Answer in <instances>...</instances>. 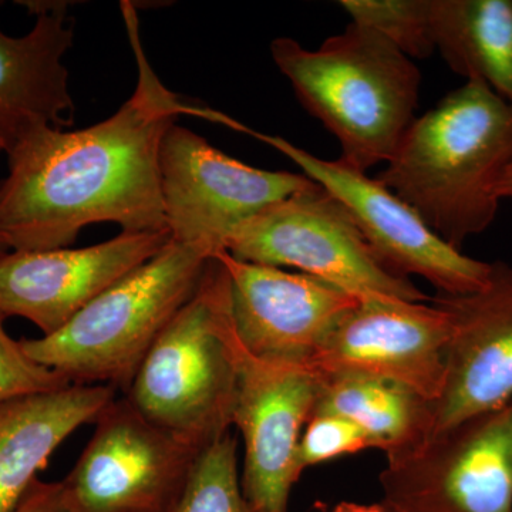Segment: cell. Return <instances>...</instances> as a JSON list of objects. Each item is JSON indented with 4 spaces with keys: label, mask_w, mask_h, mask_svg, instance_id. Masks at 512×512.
<instances>
[{
    "label": "cell",
    "mask_w": 512,
    "mask_h": 512,
    "mask_svg": "<svg viewBox=\"0 0 512 512\" xmlns=\"http://www.w3.org/2000/svg\"><path fill=\"white\" fill-rule=\"evenodd\" d=\"M137 56L133 96L110 119L79 131L40 126L9 148L0 181V232L12 251L69 248L87 225L123 232L168 231L161 191L165 134L190 107L151 69L136 12L124 3Z\"/></svg>",
    "instance_id": "obj_1"
},
{
    "label": "cell",
    "mask_w": 512,
    "mask_h": 512,
    "mask_svg": "<svg viewBox=\"0 0 512 512\" xmlns=\"http://www.w3.org/2000/svg\"><path fill=\"white\" fill-rule=\"evenodd\" d=\"M511 165L512 104L468 80L413 121L376 180L461 251L493 225L495 187Z\"/></svg>",
    "instance_id": "obj_2"
},
{
    "label": "cell",
    "mask_w": 512,
    "mask_h": 512,
    "mask_svg": "<svg viewBox=\"0 0 512 512\" xmlns=\"http://www.w3.org/2000/svg\"><path fill=\"white\" fill-rule=\"evenodd\" d=\"M271 55L305 110L338 140L342 163L366 173L392 160L416 120L421 73L412 59L356 23L316 50L279 37Z\"/></svg>",
    "instance_id": "obj_3"
},
{
    "label": "cell",
    "mask_w": 512,
    "mask_h": 512,
    "mask_svg": "<svg viewBox=\"0 0 512 512\" xmlns=\"http://www.w3.org/2000/svg\"><path fill=\"white\" fill-rule=\"evenodd\" d=\"M214 255L171 239L52 335L20 339L40 365L76 384L126 393L153 343L190 301Z\"/></svg>",
    "instance_id": "obj_4"
},
{
    "label": "cell",
    "mask_w": 512,
    "mask_h": 512,
    "mask_svg": "<svg viewBox=\"0 0 512 512\" xmlns=\"http://www.w3.org/2000/svg\"><path fill=\"white\" fill-rule=\"evenodd\" d=\"M232 336L227 271L212 258L197 291L148 350L124 397L151 423L204 450L234 427Z\"/></svg>",
    "instance_id": "obj_5"
},
{
    "label": "cell",
    "mask_w": 512,
    "mask_h": 512,
    "mask_svg": "<svg viewBox=\"0 0 512 512\" xmlns=\"http://www.w3.org/2000/svg\"><path fill=\"white\" fill-rule=\"evenodd\" d=\"M225 251L252 264L299 269L360 298L429 301L379 261L346 208L316 183L239 225Z\"/></svg>",
    "instance_id": "obj_6"
},
{
    "label": "cell",
    "mask_w": 512,
    "mask_h": 512,
    "mask_svg": "<svg viewBox=\"0 0 512 512\" xmlns=\"http://www.w3.org/2000/svg\"><path fill=\"white\" fill-rule=\"evenodd\" d=\"M390 512H512V399L386 457Z\"/></svg>",
    "instance_id": "obj_7"
},
{
    "label": "cell",
    "mask_w": 512,
    "mask_h": 512,
    "mask_svg": "<svg viewBox=\"0 0 512 512\" xmlns=\"http://www.w3.org/2000/svg\"><path fill=\"white\" fill-rule=\"evenodd\" d=\"M234 130L247 131L293 161L349 212L360 234L379 261L393 274L420 276L441 295H468L480 291L491 264L461 254L448 245L402 198L376 178L339 160H323L285 138L256 133L232 120Z\"/></svg>",
    "instance_id": "obj_8"
},
{
    "label": "cell",
    "mask_w": 512,
    "mask_h": 512,
    "mask_svg": "<svg viewBox=\"0 0 512 512\" xmlns=\"http://www.w3.org/2000/svg\"><path fill=\"white\" fill-rule=\"evenodd\" d=\"M160 177L171 239L202 245L214 256L239 225L315 184L305 174L241 163L177 124L161 143Z\"/></svg>",
    "instance_id": "obj_9"
},
{
    "label": "cell",
    "mask_w": 512,
    "mask_h": 512,
    "mask_svg": "<svg viewBox=\"0 0 512 512\" xmlns=\"http://www.w3.org/2000/svg\"><path fill=\"white\" fill-rule=\"evenodd\" d=\"M94 426L63 480L74 512H173L201 450L151 423L126 397Z\"/></svg>",
    "instance_id": "obj_10"
},
{
    "label": "cell",
    "mask_w": 512,
    "mask_h": 512,
    "mask_svg": "<svg viewBox=\"0 0 512 512\" xmlns=\"http://www.w3.org/2000/svg\"><path fill=\"white\" fill-rule=\"evenodd\" d=\"M237 393L234 421L244 441L241 485L254 512H288L302 471L298 448L325 380L309 365L275 362L249 352L234 329Z\"/></svg>",
    "instance_id": "obj_11"
},
{
    "label": "cell",
    "mask_w": 512,
    "mask_h": 512,
    "mask_svg": "<svg viewBox=\"0 0 512 512\" xmlns=\"http://www.w3.org/2000/svg\"><path fill=\"white\" fill-rule=\"evenodd\" d=\"M448 339L450 320L434 303L369 296L340 318L308 365L323 379L392 380L434 403L443 389Z\"/></svg>",
    "instance_id": "obj_12"
},
{
    "label": "cell",
    "mask_w": 512,
    "mask_h": 512,
    "mask_svg": "<svg viewBox=\"0 0 512 512\" xmlns=\"http://www.w3.org/2000/svg\"><path fill=\"white\" fill-rule=\"evenodd\" d=\"M170 241L168 231L121 232L93 247L10 251L0 256V313L52 335Z\"/></svg>",
    "instance_id": "obj_13"
},
{
    "label": "cell",
    "mask_w": 512,
    "mask_h": 512,
    "mask_svg": "<svg viewBox=\"0 0 512 512\" xmlns=\"http://www.w3.org/2000/svg\"><path fill=\"white\" fill-rule=\"evenodd\" d=\"M227 271L231 315L242 345L255 356L308 365L360 296L306 274L214 256Z\"/></svg>",
    "instance_id": "obj_14"
},
{
    "label": "cell",
    "mask_w": 512,
    "mask_h": 512,
    "mask_svg": "<svg viewBox=\"0 0 512 512\" xmlns=\"http://www.w3.org/2000/svg\"><path fill=\"white\" fill-rule=\"evenodd\" d=\"M433 303L450 320L443 389L431 403L436 434L512 399V265L491 262L480 291Z\"/></svg>",
    "instance_id": "obj_15"
},
{
    "label": "cell",
    "mask_w": 512,
    "mask_h": 512,
    "mask_svg": "<svg viewBox=\"0 0 512 512\" xmlns=\"http://www.w3.org/2000/svg\"><path fill=\"white\" fill-rule=\"evenodd\" d=\"M20 5L35 13L36 23L22 37L0 30V144L5 151L33 128L73 124L64 117L73 111L69 72L62 62L74 37L67 3Z\"/></svg>",
    "instance_id": "obj_16"
},
{
    "label": "cell",
    "mask_w": 512,
    "mask_h": 512,
    "mask_svg": "<svg viewBox=\"0 0 512 512\" xmlns=\"http://www.w3.org/2000/svg\"><path fill=\"white\" fill-rule=\"evenodd\" d=\"M117 389L70 384L0 406V512H13L60 444L93 423Z\"/></svg>",
    "instance_id": "obj_17"
},
{
    "label": "cell",
    "mask_w": 512,
    "mask_h": 512,
    "mask_svg": "<svg viewBox=\"0 0 512 512\" xmlns=\"http://www.w3.org/2000/svg\"><path fill=\"white\" fill-rule=\"evenodd\" d=\"M436 50L512 104V0H433Z\"/></svg>",
    "instance_id": "obj_18"
},
{
    "label": "cell",
    "mask_w": 512,
    "mask_h": 512,
    "mask_svg": "<svg viewBox=\"0 0 512 512\" xmlns=\"http://www.w3.org/2000/svg\"><path fill=\"white\" fill-rule=\"evenodd\" d=\"M323 380L313 416L332 414L352 421L386 457L413 450L433 434L431 403L410 387L377 377Z\"/></svg>",
    "instance_id": "obj_19"
},
{
    "label": "cell",
    "mask_w": 512,
    "mask_h": 512,
    "mask_svg": "<svg viewBox=\"0 0 512 512\" xmlns=\"http://www.w3.org/2000/svg\"><path fill=\"white\" fill-rule=\"evenodd\" d=\"M173 512H254L242 491L231 431L198 454Z\"/></svg>",
    "instance_id": "obj_20"
},
{
    "label": "cell",
    "mask_w": 512,
    "mask_h": 512,
    "mask_svg": "<svg viewBox=\"0 0 512 512\" xmlns=\"http://www.w3.org/2000/svg\"><path fill=\"white\" fill-rule=\"evenodd\" d=\"M352 23L375 30L409 59L436 52L433 0H340Z\"/></svg>",
    "instance_id": "obj_21"
},
{
    "label": "cell",
    "mask_w": 512,
    "mask_h": 512,
    "mask_svg": "<svg viewBox=\"0 0 512 512\" xmlns=\"http://www.w3.org/2000/svg\"><path fill=\"white\" fill-rule=\"evenodd\" d=\"M6 319L0 313V406L73 384L60 373L33 360L22 348L20 340L9 335L5 328Z\"/></svg>",
    "instance_id": "obj_22"
},
{
    "label": "cell",
    "mask_w": 512,
    "mask_h": 512,
    "mask_svg": "<svg viewBox=\"0 0 512 512\" xmlns=\"http://www.w3.org/2000/svg\"><path fill=\"white\" fill-rule=\"evenodd\" d=\"M373 448L372 441L352 421L332 414H315L303 429L298 448L299 470Z\"/></svg>",
    "instance_id": "obj_23"
},
{
    "label": "cell",
    "mask_w": 512,
    "mask_h": 512,
    "mask_svg": "<svg viewBox=\"0 0 512 512\" xmlns=\"http://www.w3.org/2000/svg\"><path fill=\"white\" fill-rule=\"evenodd\" d=\"M13 512H74L63 481L36 480Z\"/></svg>",
    "instance_id": "obj_24"
},
{
    "label": "cell",
    "mask_w": 512,
    "mask_h": 512,
    "mask_svg": "<svg viewBox=\"0 0 512 512\" xmlns=\"http://www.w3.org/2000/svg\"><path fill=\"white\" fill-rule=\"evenodd\" d=\"M330 512H390L382 503L380 504H356L340 503Z\"/></svg>",
    "instance_id": "obj_25"
},
{
    "label": "cell",
    "mask_w": 512,
    "mask_h": 512,
    "mask_svg": "<svg viewBox=\"0 0 512 512\" xmlns=\"http://www.w3.org/2000/svg\"><path fill=\"white\" fill-rule=\"evenodd\" d=\"M495 195L498 200H505V198H512V165L508 168L507 173L503 175L495 187Z\"/></svg>",
    "instance_id": "obj_26"
},
{
    "label": "cell",
    "mask_w": 512,
    "mask_h": 512,
    "mask_svg": "<svg viewBox=\"0 0 512 512\" xmlns=\"http://www.w3.org/2000/svg\"><path fill=\"white\" fill-rule=\"evenodd\" d=\"M3 146L0 144V153H2ZM12 251V248H10L8 239H6L5 235L0 232V256H3L5 254H8V252Z\"/></svg>",
    "instance_id": "obj_27"
}]
</instances>
